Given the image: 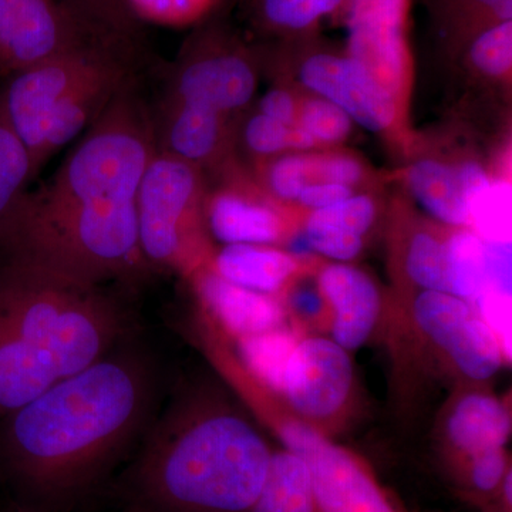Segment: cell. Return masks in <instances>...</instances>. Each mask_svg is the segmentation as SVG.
Returning a JSON list of instances; mask_svg holds the SVG:
<instances>
[{"instance_id":"obj_1","label":"cell","mask_w":512,"mask_h":512,"mask_svg":"<svg viewBox=\"0 0 512 512\" xmlns=\"http://www.w3.org/2000/svg\"><path fill=\"white\" fill-rule=\"evenodd\" d=\"M156 150L153 116L131 77L49 183L23 195L0 229V255L86 284L140 285L154 272L138 244L137 192Z\"/></svg>"},{"instance_id":"obj_2","label":"cell","mask_w":512,"mask_h":512,"mask_svg":"<svg viewBox=\"0 0 512 512\" xmlns=\"http://www.w3.org/2000/svg\"><path fill=\"white\" fill-rule=\"evenodd\" d=\"M165 394L163 360L140 333L0 417V478L35 512L82 503L147 433Z\"/></svg>"},{"instance_id":"obj_3","label":"cell","mask_w":512,"mask_h":512,"mask_svg":"<svg viewBox=\"0 0 512 512\" xmlns=\"http://www.w3.org/2000/svg\"><path fill=\"white\" fill-rule=\"evenodd\" d=\"M271 457L220 392L180 380L134 451L121 493L128 512H249Z\"/></svg>"},{"instance_id":"obj_4","label":"cell","mask_w":512,"mask_h":512,"mask_svg":"<svg viewBox=\"0 0 512 512\" xmlns=\"http://www.w3.org/2000/svg\"><path fill=\"white\" fill-rule=\"evenodd\" d=\"M140 328L126 303L12 255H0V417L109 353Z\"/></svg>"},{"instance_id":"obj_5","label":"cell","mask_w":512,"mask_h":512,"mask_svg":"<svg viewBox=\"0 0 512 512\" xmlns=\"http://www.w3.org/2000/svg\"><path fill=\"white\" fill-rule=\"evenodd\" d=\"M205 192L201 168L156 150L136 201L138 244L154 274L194 276L210 265L214 252L205 225Z\"/></svg>"},{"instance_id":"obj_6","label":"cell","mask_w":512,"mask_h":512,"mask_svg":"<svg viewBox=\"0 0 512 512\" xmlns=\"http://www.w3.org/2000/svg\"><path fill=\"white\" fill-rule=\"evenodd\" d=\"M256 89L258 66L251 50L224 29L207 28L185 43L161 100L238 121L251 107Z\"/></svg>"},{"instance_id":"obj_7","label":"cell","mask_w":512,"mask_h":512,"mask_svg":"<svg viewBox=\"0 0 512 512\" xmlns=\"http://www.w3.org/2000/svg\"><path fill=\"white\" fill-rule=\"evenodd\" d=\"M133 60V55L117 47L89 43L6 79L5 87L0 90V107L10 127L28 148L32 168L47 121L57 107L84 84Z\"/></svg>"},{"instance_id":"obj_8","label":"cell","mask_w":512,"mask_h":512,"mask_svg":"<svg viewBox=\"0 0 512 512\" xmlns=\"http://www.w3.org/2000/svg\"><path fill=\"white\" fill-rule=\"evenodd\" d=\"M279 437L286 450L298 454L308 466L320 512H399L369 468L313 424L285 421Z\"/></svg>"},{"instance_id":"obj_9","label":"cell","mask_w":512,"mask_h":512,"mask_svg":"<svg viewBox=\"0 0 512 512\" xmlns=\"http://www.w3.org/2000/svg\"><path fill=\"white\" fill-rule=\"evenodd\" d=\"M412 315L424 338L467 379L485 382L503 366L500 336L473 303L446 291H419Z\"/></svg>"},{"instance_id":"obj_10","label":"cell","mask_w":512,"mask_h":512,"mask_svg":"<svg viewBox=\"0 0 512 512\" xmlns=\"http://www.w3.org/2000/svg\"><path fill=\"white\" fill-rule=\"evenodd\" d=\"M346 53L406 109L413 82L410 0H348Z\"/></svg>"},{"instance_id":"obj_11","label":"cell","mask_w":512,"mask_h":512,"mask_svg":"<svg viewBox=\"0 0 512 512\" xmlns=\"http://www.w3.org/2000/svg\"><path fill=\"white\" fill-rule=\"evenodd\" d=\"M298 79L311 94L336 104L370 133L397 136L404 126L406 109L348 53H309L299 63Z\"/></svg>"},{"instance_id":"obj_12","label":"cell","mask_w":512,"mask_h":512,"mask_svg":"<svg viewBox=\"0 0 512 512\" xmlns=\"http://www.w3.org/2000/svg\"><path fill=\"white\" fill-rule=\"evenodd\" d=\"M89 43L62 0H0V79Z\"/></svg>"},{"instance_id":"obj_13","label":"cell","mask_w":512,"mask_h":512,"mask_svg":"<svg viewBox=\"0 0 512 512\" xmlns=\"http://www.w3.org/2000/svg\"><path fill=\"white\" fill-rule=\"evenodd\" d=\"M232 157L215 173L221 183L205 192L210 237L225 245H276L288 238L285 207L272 200Z\"/></svg>"},{"instance_id":"obj_14","label":"cell","mask_w":512,"mask_h":512,"mask_svg":"<svg viewBox=\"0 0 512 512\" xmlns=\"http://www.w3.org/2000/svg\"><path fill=\"white\" fill-rule=\"evenodd\" d=\"M352 387L348 350L325 336L299 339L281 393L299 419L311 424L335 419L348 404Z\"/></svg>"},{"instance_id":"obj_15","label":"cell","mask_w":512,"mask_h":512,"mask_svg":"<svg viewBox=\"0 0 512 512\" xmlns=\"http://www.w3.org/2000/svg\"><path fill=\"white\" fill-rule=\"evenodd\" d=\"M153 116L158 151L215 171L234 157L237 121L184 104L160 100Z\"/></svg>"},{"instance_id":"obj_16","label":"cell","mask_w":512,"mask_h":512,"mask_svg":"<svg viewBox=\"0 0 512 512\" xmlns=\"http://www.w3.org/2000/svg\"><path fill=\"white\" fill-rule=\"evenodd\" d=\"M315 281L328 305L332 339L348 352L365 345L382 313L375 279L355 265L329 262L316 271Z\"/></svg>"},{"instance_id":"obj_17","label":"cell","mask_w":512,"mask_h":512,"mask_svg":"<svg viewBox=\"0 0 512 512\" xmlns=\"http://www.w3.org/2000/svg\"><path fill=\"white\" fill-rule=\"evenodd\" d=\"M131 77H134L133 63L119 64L84 84L57 107L47 121L42 144L33 160L35 178L57 151L67 146L100 116L101 111L106 109L107 104Z\"/></svg>"},{"instance_id":"obj_18","label":"cell","mask_w":512,"mask_h":512,"mask_svg":"<svg viewBox=\"0 0 512 512\" xmlns=\"http://www.w3.org/2000/svg\"><path fill=\"white\" fill-rule=\"evenodd\" d=\"M447 443L461 461L491 448H504L511 434V413L493 394L473 390L461 394L444 423Z\"/></svg>"},{"instance_id":"obj_19","label":"cell","mask_w":512,"mask_h":512,"mask_svg":"<svg viewBox=\"0 0 512 512\" xmlns=\"http://www.w3.org/2000/svg\"><path fill=\"white\" fill-rule=\"evenodd\" d=\"M302 262L275 245H227L214 252L207 269L231 284L274 296L301 274Z\"/></svg>"},{"instance_id":"obj_20","label":"cell","mask_w":512,"mask_h":512,"mask_svg":"<svg viewBox=\"0 0 512 512\" xmlns=\"http://www.w3.org/2000/svg\"><path fill=\"white\" fill-rule=\"evenodd\" d=\"M194 278L208 305L235 332L252 336L285 326L286 309L275 296L231 284L211 269Z\"/></svg>"},{"instance_id":"obj_21","label":"cell","mask_w":512,"mask_h":512,"mask_svg":"<svg viewBox=\"0 0 512 512\" xmlns=\"http://www.w3.org/2000/svg\"><path fill=\"white\" fill-rule=\"evenodd\" d=\"M404 183L414 201L443 227L470 228V207L456 163L436 157L419 158L404 171Z\"/></svg>"},{"instance_id":"obj_22","label":"cell","mask_w":512,"mask_h":512,"mask_svg":"<svg viewBox=\"0 0 512 512\" xmlns=\"http://www.w3.org/2000/svg\"><path fill=\"white\" fill-rule=\"evenodd\" d=\"M249 512H320L308 466L298 454L272 451L264 485Z\"/></svg>"},{"instance_id":"obj_23","label":"cell","mask_w":512,"mask_h":512,"mask_svg":"<svg viewBox=\"0 0 512 512\" xmlns=\"http://www.w3.org/2000/svg\"><path fill=\"white\" fill-rule=\"evenodd\" d=\"M446 258L448 292L477 305L488 291L483 238L471 228L448 229Z\"/></svg>"},{"instance_id":"obj_24","label":"cell","mask_w":512,"mask_h":512,"mask_svg":"<svg viewBox=\"0 0 512 512\" xmlns=\"http://www.w3.org/2000/svg\"><path fill=\"white\" fill-rule=\"evenodd\" d=\"M87 32L104 43L134 56L140 43V20L124 0H62Z\"/></svg>"},{"instance_id":"obj_25","label":"cell","mask_w":512,"mask_h":512,"mask_svg":"<svg viewBox=\"0 0 512 512\" xmlns=\"http://www.w3.org/2000/svg\"><path fill=\"white\" fill-rule=\"evenodd\" d=\"M400 265L410 284L420 291H446V234L436 227L410 229L400 252Z\"/></svg>"},{"instance_id":"obj_26","label":"cell","mask_w":512,"mask_h":512,"mask_svg":"<svg viewBox=\"0 0 512 512\" xmlns=\"http://www.w3.org/2000/svg\"><path fill=\"white\" fill-rule=\"evenodd\" d=\"M348 0H256V22L285 37L309 35L323 19L345 9Z\"/></svg>"},{"instance_id":"obj_27","label":"cell","mask_w":512,"mask_h":512,"mask_svg":"<svg viewBox=\"0 0 512 512\" xmlns=\"http://www.w3.org/2000/svg\"><path fill=\"white\" fill-rule=\"evenodd\" d=\"M377 215L376 198L357 191L338 204L306 212L302 229L328 237L365 241L370 229L375 227Z\"/></svg>"},{"instance_id":"obj_28","label":"cell","mask_w":512,"mask_h":512,"mask_svg":"<svg viewBox=\"0 0 512 512\" xmlns=\"http://www.w3.org/2000/svg\"><path fill=\"white\" fill-rule=\"evenodd\" d=\"M33 180L28 148L10 127L0 107V229L18 207Z\"/></svg>"},{"instance_id":"obj_29","label":"cell","mask_w":512,"mask_h":512,"mask_svg":"<svg viewBox=\"0 0 512 512\" xmlns=\"http://www.w3.org/2000/svg\"><path fill=\"white\" fill-rule=\"evenodd\" d=\"M441 29L461 49L477 32L512 20V0H437Z\"/></svg>"},{"instance_id":"obj_30","label":"cell","mask_w":512,"mask_h":512,"mask_svg":"<svg viewBox=\"0 0 512 512\" xmlns=\"http://www.w3.org/2000/svg\"><path fill=\"white\" fill-rule=\"evenodd\" d=\"M299 339L295 330L285 326L245 339L242 346L245 362L252 373L275 393H282L286 367Z\"/></svg>"},{"instance_id":"obj_31","label":"cell","mask_w":512,"mask_h":512,"mask_svg":"<svg viewBox=\"0 0 512 512\" xmlns=\"http://www.w3.org/2000/svg\"><path fill=\"white\" fill-rule=\"evenodd\" d=\"M468 66L485 79H510L512 20L494 23L470 37L461 47Z\"/></svg>"},{"instance_id":"obj_32","label":"cell","mask_w":512,"mask_h":512,"mask_svg":"<svg viewBox=\"0 0 512 512\" xmlns=\"http://www.w3.org/2000/svg\"><path fill=\"white\" fill-rule=\"evenodd\" d=\"M291 127L259 111H245L235 126L234 147H241L254 164L291 153Z\"/></svg>"},{"instance_id":"obj_33","label":"cell","mask_w":512,"mask_h":512,"mask_svg":"<svg viewBox=\"0 0 512 512\" xmlns=\"http://www.w3.org/2000/svg\"><path fill=\"white\" fill-rule=\"evenodd\" d=\"M296 124L312 138L318 150H329L348 140L355 123L336 104L309 94L299 101Z\"/></svg>"},{"instance_id":"obj_34","label":"cell","mask_w":512,"mask_h":512,"mask_svg":"<svg viewBox=\"0 0 512 512\" xmlns=\"http://www.w3.org/2000/svg\"><path fill=\"white\" fill-rule=\"evenodd\" d=\"M140 22L187 28L210 15L220 0H124Z\"/></svg>"},{"instance_id":"obj_35","label":"cell","mask_w":512,"mask_h":512,"mask_svg":"<svg viewBox=\"0 0 512 512\" xmlns=\"http://www.w3.org/2000/svg\"><path fill=\"white\" fill-rule=\"evenodd\" d=\"M306 170L309 184H342L356 191L367 183L370 177L369 168L359 157L336 148L308 151Z\"/></svg>"},{"instance_id":"obj_36","label":"cell","mask_w":512,"mask_h":512,"mask_svg":"<svg viewBox=\"0 0 512 512\" xmlns=\"http://www.w3.org/2000/svg\"><path fill=\"white\" fill-rule=\"evenodd\" d=\"M461 470L471 493L480 498H493L511 467L504 447L491 448L461 461Z\"/></svg>"},{"instance_id":"obj_37","label":"cell","mask_w":512,"mask_h":512,"mask_svg":"<svg viewBox=\"0 0 512 512\" xmlns=\"http://www.w3.org/2000/svg\"><path fill=\"white\" fill-rule=\"evenodd\" d=\"M299 101L301 97L296 96L292 90L274 87L259 99L255 110L285 126H293L298 119Z\"/></svg>"},{"instance_id":"obj_38","label":"cell","mask_w":512,"mask_h":512,"mask_svg":"<svg viewBox=\"0 0 512 512\" xmlns=\"http://www.w3.org/2000/svg\"><path fill=\"white\" fill-rule=\"evenodd\" d=\"M288 293V309L293 315L305 320H315L323 315L328 309L322 293H320L318 285L309 286L306 284H298L296 278L291 284L286 286L285 291ZM329 311V309H328Z\"/></svg>"},{"instance_id":"obj_39","label":"cell","mask_w":512,"mask_h":512,"mask_svg":"<svg viewBox=\"0 0 512 512\" xmlns=\"http://www.w3.org/2000/svg\"><path fill=\"white\" fill-rule=\"evenodd\" d=\"M356 190L348 185L332 183H315L306 185L296 198L295 207L302 208L303 211L320 210V208L329 207V205L338 204L346 200L350 195L355 194Z\"/></svg>"}]
</instances>
